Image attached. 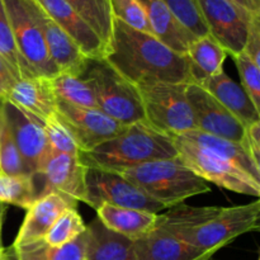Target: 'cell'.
<instances>
[{
    "instance_id": "obj_43",
    "label": "cell",
    "mask_w": 260,
    "mask_h": 260,
    "mask_svg": "<svg viewBox=\"0 0 260 260\" xmlns=\"http://www.w3.org/2000/svg\"><path fill=\"white\" fill-rule=\"evenodd\" d=\"M0 260H8V251L0 246Z\"/></svg>"
},
{
    "instance_id": "obj_26",
    "label": "cell",
    "mask_w": 260,
    "mask_h": 260,
    "mask_svg": "<svg viewBox=\"0 0 260 260\" xmlns=\"http://www.w3.org/2000/svg\"><path fill=\"white\" fill-rule=\"evenodd\" d=\"M175 137H179V139L190 142L196 146L210 150V151L220 155L223 159L234 162L236 167H239L241 170L251 175L254 179L260 182V168L250 159V156L246 154L245 150L241 147L239 142L230 141V140L213 136V135L203 134L200 131H190Z\"/></svg>"
},
{
    "instance_id": "obj_8",
    "label": "cell",
    "mask_w": 260,
    "mask_h": 260,
    "mask_svg": "<svg viewBox=\"0 0 260 260\" xmlns=\"http://www.w3.org/2000/svg\"><path fill=\"white\" fill-rule=\"evenodd\" d=\"M84 203L96 210L102 203L159 213L167 210L141 188L117 173L86 168Z\"/></svg>"
},
{
    "instance_id": "obj_1",
    "label": "cell",
    "mask_w": 260,
    "mask_h": 260,
    "mask_svg": "<svg viewBox=\"0 0 260 260\" xmlns=\"http://www.w3.org/2000/svg\"><path fill=\"white\" fill-rule=\"evenodd\" d=\"M104 60L134 85L189 83L188 61L151 33L141 32L114 19Z\"/></svg>"
},
{
    "instance_id": "obj_28",
    "label": "cell",
    "mask_w": 260,
    "mask_h": 260,
    "mask_svg": "<svg viewBox=\"0 0 260 260\" xmlns=\"http://www.w3.org/2000/svg\"><path fill=\"white\" fill-rule=\"evenodd\" d=\"M50 81L57 101L85 108H98L93 89L83 76L58 73Z\"/></svg>"
},
{
    "instance_id": "obj_39",
    "label": "cell",
    "mask_w": 260,
    "mask_h": 260,
    "mask_svg": "<svg viewBox=\"0 0 260 260\" xmlns=\"http://www.w3.org/2000/svg\"><path fill=\"white\" fill-rule=\"evenodd\" d=\"M243 53L260 66V14H255L251 19Z\"/></svg>"
},
{
    "instance_id": "obj_41",
    "label": "cell",
    "mask_w": 260,
    "mask_h": 260,
    "mask_svg": "<svg viewBox=\"0 0 260 260\" xmlns=\"http://www.w3.org/2000/svg\"><path fill=\"white\" fill-rule=\"evenodd\" d=\"M233 2L245 8L253 14H260V0H233Z\"/></svg>"
},
{
    "instance_id": "obj_31",
    "label": "cell",
    "mask_w": 260,
    "mask_h": 260,
    "mask_svg": "<svg viewBox=\"0 0 260 260\" xmlns=\"http://www.w3.org/2000/svg\"><path fill=\"white\" fill-rule=\"evenodd\" d=\"M85 229L86 225L84 223L76 207H69L58 216L57 220L47 231L43 240L47 245L56 248V246L70 243L71 240L78 238Z\"/></svg>"
},
{
    "instance_id": "obj_13",
    "label": "cell",
    "mask_w": 260,
    "mask_h": 260,
    "mask_svg": "<svg viewBox=\"0 0 260 260\" xmlns=\"http://www.w3.org/2000/svg\"><path fill=\"white\" fill-rule=\"evenodd\" d=\"M3 112L28 173L30 175L36 174L53 154L42 123L9 102H4Z\"/></svg>"
},
{
    "instance_id": "obj_33",
    "label": "cell",
    "mask_w": 260,
    "mask_h": 260,
    "mask_svg": "<svg viewBox=\"0 0 260 260\" xmlns=\"http://www.w3.org/2000/svg\"><path fill=\"white\" fill-rule=\"evenodd\" d=\"M0 174L24 175L29 174L23 162L18 147L13 140L4 118V112L0 118ZM30 175V174H29Z\"/></svg>"
},
{
    "instance_id": "obj_35",
    "label": "cell",
    "mask_w": 260,
    "mask_h": 260,
    "mask_svg": "<svg viewBox=\"0 0 260 260\" xmlns=\"http://www.w3.org/2000/svg\"><path fill=\"white\" fill-rule=\"evenodd\" d=\"M42 126L53 152L80 156L81 150L79 149L78 144L71 136L69 129L61 123L57 117H50L45 122H42Z\"/></svg>"
},
{
    "instance_id": "obj_12",
    "label": "cell",
    "mask_w": 260,
    "mask_h": 260,
    "mask_svg": "<svg viewBox=\"0 0 260 260\" xmlns=\"http://www.w3.org/2000/svg\"><path fill=\"white\" fill-rule=\"evenodd\" d=\"M86 167L80 156L53 152L42 169L32 174L37 198L58 193L74 202H84Z\"/></svg>"
},
{
    "instance_id": "obj_24",
    "label": "cell",
    "mask_w": 260,
    "mask_h": 260,
    "mask_svg": "<svg viewBox=\"0 0 260 260\" xmlns=\"http://www.w3.org/2000/svg\"><path fill=\"white\" fill-rule=\"evenodd\" d=\"M189 71V83L201 84L206 79L223 71L228 57L225 48L210 35L198 37L189 45L185 55Z\"/></svg>"
},
{
    "instance_id": "obj_42",
    "label": "cell",
    "mask_w": 260,
    "mask_h": 260,
    "mask_svg": "<svg viewBox=\"0 0 260 260\" xmlns=\"http://www.w3.org/2000/svg\"><path fill=\"white\" fill-rule=\"evenodd\" d=\"M4 213H5V205L0 203V246H3L2 230H3V220H4Z\"/></svg>"
},
{
    "instance_id": "obj_45",
    "label": "cell",
    "mask_w": 260,
    "mask_h": 260,
    "mask_svg": "<svg viewBox=\"0 0 260 260\" xmlns=\"http://www.w3.org/2000/svg\"><path fill=\"white\" fill-rule=\"evenodd\" d=\"M200 260H211V259H207V258H206V259H200Z\"/></svg>"
},
{
    "instance_id": "obj_22",
    "label": "cell",
    "mask_w": 260,
    "mask_h": 260,
    "mask_svg": "<svg viewBox=\"0 0 260 260\" xmlns=\"http://www.w3.org/2000/svg\"><path fill=\"white\" fill-rule=\"evenodd\" d=\"M95 211L98 220L106 228L132 241L139 240L154 229L157 215L147 211L117 207L108 203H102Z\"/></svg>"
},
{
    "instance_id": "obj_17",
    "label": "cell",
    "mask_w": 260,
    "mask_h": 260,
    "mask_svg": "<svg viewBox=\"0 0 260 260\" xmlns=\"http://www.w3.org/2000/svg\"><path fill=\"white\" fill-rule=\"evenodd\" d=\"M5 102H9L42 123L47 118L55 116L58 101L52 90L50 79L33 76L18 79L13 84Z\"/></svg>"
},
{
    "instance_id": "obj_2",
    "label": "cell",
    "mask_w": 260,
    "mask_h": 260,
    "mask_svg": "<svg viewBox=\"0 0 260 260\" xmlns=\"http://www.w3.org/2000/svg\"><path fill=\"white\" fill-rule=\"evenodd\" d=\"M177 156L173 137L157 131L147 122L140 121L127 126L114 139L80 154V160L86 168L118 174L145 162Z\"/></svg>"
},
{
    "instance_id": "obj_4",
    "label": "cell",
    "mask_w": 260,
    "mask_h": 260,
    "mask_svg": "<svg viewBox=\"0 0 260 260\" xmlns=\"http://www.w3.org/2000/svg\"><path fill=\"white\" fill-rule=\"evenodd\" d=\"M81 76L93 89L96 107L107 116L124 126L145 121L137 86L117 73L104 58H89Z\"/></svg>"
},
{
    "instance_id": "obj_36",
    "label": "cell",
    "mask_w": 260,
    "mask_h": 260,
    "mask_svg": "<svg viewBox=\"0 0 260 260\" xmlns=\"http://www.w3.org/2000/svg\"><path fill=\"white\" fill-rule=\"evenodd\" d=\"M109 5L114 19L141 32L151 33L145 10L139 0H109Z\"/></svg>"
},
{
    "instance_id": "obj_25",
    "label": "cell",
    "mask_w": 260,
    "mask_h": 260,
    "mask_svg": "<svg viewBox=\"0 0 260 260\" xmlns=\"http://www.w3.org/2000/svg\"><path fill=\"white\" fill-rule=\"evenodd\" d=\"M86 260H134V241L109 230L101 221L86 226Z\"/></svg>"
},
{
    "instance_id": "obj_10",
    "label": "cell",
    "mask_w": 260,
    "mask_h": 260,
    "mask_svg": "<svg viewBox=\"0 0 260 260\" xmlns=\"http://www.w3.org/2000/svg\"><path fill=\"white\" fill-rule=\"evenodd\" d=\"M208 35L217 41L228 55H239L245 47L251 19L255 14L233 0H198Z\"/></svg>"
},
{
    "instance_id": "obj_7",
    "label": "cell",
    "mask_w": 260,
    "mask_h": 260,
    "mask_svg": "<svg viewBox=\"0 0 260 260\" xmlns=\"http://www.w3.org/2000/svg\"><path fill=\"white\" fill-rule=\"evenodd\" d=\"M4 5L18 55L28 74L48 79L57 75L28 0H4Z\"/></svg>"
},
{
    "instance_id": "obj_3",
    "label": "cell",
    "mask_w": 260,
    "mask_h": 260,
    "mask_svg": "<svg viewBox=\"0 0 260 260\" xmlns=\"http://www.w3.org/2000/svg\"><path fill=\"white\" fill-rule=\"evenodd\" d=\"M118 174L141 188L165 208L174 207L188 198L211 192L210 184L193 173L179 156L145 162Z\"/></svg>"
},
{
    "instance_id": "obj_15",
    "label": "cell",
    "mask_w": 260,
    "mask_h": 260,
    "mask_svg": "<svg viewBox=\"0 0 260 260\" xmlns=\"http://www.w3.org/2000/svg\"><path fill=\"white\" fill-rule=\"evenodd\" d=\"M29 9L42 32L48 55L58 73L81 76L85 73L89 58L80 51L76 43L53 22L50 15L36 0H28Z\"/></svg>"
},
{
    "instance_id": "obj_14",
    "label": "cell",
    "mask_w": 260,
    "mask_h": 260,
    "mask_svg": "<svg viewBox=\"0 0 260 260\" xmlns=\"http://www.w3.org/2000/svg\"><path fill=\"white\" fill-rule=\"evenodd\" d=\"M187 98L197 131L234 142L243 140L245 127L202 86L188 83Z\"/></svg>"
},
{
    "instance_id": "obj_16",
    "label": "cell",
    "mask_w": 260,
    "mask_h": 260,
    "mask_svg": "<svg viewBox=\"0 0 260 260\" xmlns=\"http://www.w3.org/2000/svg\"><path fill=\"white\" fill-rule=\"evenodd\" d=\"M88 58H103L106 45L65 0H36Z\"/></svg>"
},
{
    "instance_id": "obj_9",
    "label": "cell",
    "mask_w": 260,
    "mask_h": 260,
    "mask_svg": "<svg viewBox=\"0 0 260 260\" xmlns=\"http://www.w3.org/2000/svg\"><path fill=\"white\" fill-rule=\"evenodd\" d=\"M260 202L222 207L217 216L188 234L183 241L202 250H220L239 236L259 230Z\"/></svg>"
},
{
    "instance_id": "obj_19",
    "label": "cell",
    "mask_w": 260,
    "mask_h": 260,
    "mask_svg": "<svg viewBox=\"0 0 260 260\" xmlns=\"http://www.w3.org/2000/svg\"><path fill=\"white\" fill-rule=\"evenodd\" d=\"M76 205L78 203L74 201L53 192L37 198L25 210L24 220L13 245H22L43 239L58 216L66 208L76 207Z\"/></svg>"
},
{
    "instance_id": "obj_18",
    "label": "cell",
    "mask_w": 260,
    "mask_h": 260,
    "mask_svg": "<svg viewBox=\"0 0 260 260\" xmlns=\"http://www.w3.org/2000/svg\"><path fill=\"white\" fill-rule=\"evenodd\" d=\"M134 260H200L211 259L217 250H202L175 236L151 230L134 241Z\"/></svg>"
},
{
    "instance_id": "obj_27",
    "label": "cell",
    "mask_w": 260,
    "mask_h": 260,
    "mask_svg": "<svg viewBox=\"0 0 260 260\" xmlns=\"http://www.w3.org/2000/svg\"><path fill=\"white\" fill-rule=\"evenodd\" d=\"M86 229L70 243L61 246L47 245L43 239L12 246L15 260H86Z\"/></svg>"
},
{
    "instance_id": "obj_30",
    "label": "cell",
    "mask_w": 260,
    "mask_h": 260,
    "mask_svg": "<svg viewBox=\"0 0 260 260\" xmlns=\"http://www.w3.org/2000/svg\"><path fill=\"white\" fill-rule=\"evenodd\" d=\"M37 200L32 175L0 174V203L27 210Z\"/></svg>"
},
{
    "instance_id": "obj_11",
    "label": "cell",
    "mask_w": 260,
    "mask_h": 260,
    "mask_svg": "<svg viewBox=\"0 0 260 260\" xmlns=\"http://www.w3.org/2000/svg\"><path fill=\"white\" fill-rule=\"evenodd\" d=\"M55 116L69 129L81 154L114 139L127 128L99 108H85L61 101L57 102Z\"/></svg>"
},
{
    "instance_id": "obj_32",
    "label": "cell",
    "mask_w": 260,
    "mask_h": 260,
    "mask_svg": "<svg viewBox=\"0 0 260 260\" xmlns=\"http://www.w3.org/2000/svg\"><path fill=\"white\" fill-rule=\"evenodd\" d=\"M178 22L196 38L208 35L207 25L202 17L198 0H161Z\"/></svg>"
},
{
    "instance_id": "obj_23",
    "label": "cell",
    "mask_w": 260,
    "mask_h": 260,
    "mask_svg": "<svg viewBox=\"0 0 260 260\" xmlns=\"http://www.w3.org/2000/svg\"><path fill=\"white\" fill-rule=\"evenodd\" d=\"M221 208L222 207H217V206L193 207V206H185L180 203L174 207L167 208V212L157 213L152 230L160 231V233L168 234V235L175 236L183 240L188 234L217 216Z\"/></svg>"
},
{
    "instance_id": "obj_37",
    "label": "cell",
    "mask_w": 260,
    "mask_h": 260,
    "mask_svg": "<svg viewBox=\"0 0 260 260\" xmlns=\"http://www.w3.org/2000/svg\"><path fill=\"white\" fill-rule=\"evenodd\" d=\"M233 58L240 75L241 88L251 99L254 107L260 111V66L243 52Z\"/></svg>"
},
{
    "instance_id": "obj_40",
    "label": "cell",
    "mask_w": 260,
    "mask_h": 260,
    "mask_svg": "<svg viewBox=\"0 0 260 260\" xmlns=\"http://www.w3.org/2000/svg\"><path fill=\"white\" fill-rule=\"evenodd\" d=\"M15 81H17V78H15L14 73L8 65L7 61L4 60V57L0 55V101H7L10 89Z\"/></svg>"
},
{
    "instance_id": "obj_29",
    "label": "cell",
    "mask_w": 260,
    "mask_h": 260,
    "mask_svg": "<svg viewBox=\"0 0 260 260\" xmlns=\"http://www.w3.org/2000/svg\"><path fill=\"white\" fill-rule=\"evenodd\" d=\"M93 28L102 42L108 45L113 32L114 18L109 0H65Z\"/></svg>"
},
{
    "instance_id": "obj_5",
    "label": "cell",
    "mask_w": 260,
    "mask_h": 260,
    "mask_svg": "<svg viewBox=\"0 0 260 260\" xmlns=\"http://www.w3.org/2000/svg\"><path fill=\"white\" fill-rule=\"evenodd\" d=\"M145 122L170 137L197 131L187 98V84L154 83L137 85Z\"/></svg>"
},
{
    "instance_id": "obj_44",
    "label": "cell",
    "mask_w": 260,
    "mask_h": 260,
    "mask_svg": "<svg viewBox=\"0 0 260 260\" xmlns=\"http://www.w3.org/2000/svg\"><path fill=\"white\" fill-rule=\"evenodd\" d=\"M3 106H4V102L0 101V118H2L3 116Z\"/></svg>"
},
{
    "instance_id": "obj_20",
    "label": "cell",
    "mask_w": 260,
    "mask_h": 260,
    "mask_svg": "<svg viewBox=\"0 0 260 260\" xmlns=\"http://www.w3.org/2000/svg\"><path fill=\"white\" fill-rule=\"evenodd\" d=\"M198 85L217 99L244 127L260 121V111L254 107L253 102L240 84L234 81L225 71L206 79Z\"/></svg>"
},
{
    "instance_id": "obj_38",
    "label": "cell",
    "mask_w": 260,
    "mask_h": 260,
    "mask_svg": "<svg viewBox=\"0 0 260 260\" xmlns=\"http://www.w3.org/2000/svg\"><path fill=\"white\" fill-rule=\"evenodd\" d=\"M239 144L260 168V121L245 127L243 140Z\"/></svg>"
},
{
    "instance_id": "obj_21",
    "label": "cell",
    "mask_w": 260,
    "mask_h": 260,
    "mask_svg": "<svg viewBox=\"0 0 260 260\" xmlns=\"http://www.w3.org/2000/svg\"><path fill=\"white\" fill-rule=\"evenodd\" d=\"M139 2L145 10L151 35L175 52L187 55L188 47L196 40L194 36L178 22L177 18L161 0Z\"/></svg>"
},
{
    "instance_id": "obj_34",
    "label": "cell",
    "mask_w": 260,
    "mask_h": 260,
    "mask_svg": "<svg viewBox=\"0 0 260 260\" xmlns=\"http://www.w3.org/2000/svg\"><path fill=\"white\" fill-rule=\"evenodd\" d=\"M0 55L4 57L8 65L10 66L17 80L23 78H33L25 70L22 61H20L19 55H18L14 38H13L12 28H10L9 19H8L4 0H0Z\"/></svg>"
},
{
    "instance_id": "obj_6",
    "label": "cell",
    "mask_w": 260,
    "mask_h": 260,
    "mask_svg": "<svg viewBox=\"0 0 260 260\" xmlns=\"http://www.w3.org/2000/svg\"><path fill=\"white\" fill-rule=\"evenodd\" d=\"M178 156L193 173L206 182L239 194L260 196V182L220 155L202 149L179 137H173Z\"/></svg>"
}]
</instances>
